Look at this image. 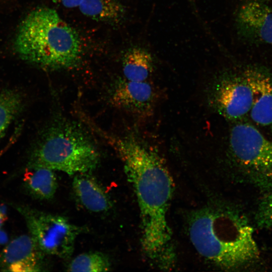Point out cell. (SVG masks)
<instances>
[{"instance_id":"obj_19","label":"cell","mask_w":272,"mask_h":272,"mask_svg":"<svg viewBox=\"0 0 272 272\" xmlns=\"http://www.w3.org/2000/svg\"><path fill=\"white\" fill-rule=\"evenodd\" d=\"M53 2L61 5L65 8L79 7L82 0H51Z\"/></svg>"},{"instance_id":"obj_20","label":"cell","mask_w":272,"mask_h":272,"mask_svg":"<svg viewBox=\"0 0 272 272\" xmlns=\"http://www.w3.org/2000/svg\"><path fill=\"white\" fill-rule=\"evenodd\" d=\"M8 236L7 233L0 228V245L7 243L8 241Z\"/></svg>"},{"instance_id":"obj_4","label":"cell","mask_w":272,"mask_h":272,"mask_svg":"<svg viewBox=\"0 0 272 272\" xmlns=\"http://www.w3.org/2000/svg\"><path fill=\"white\" fill-rule=\"evenodd\" d=\"M99 155L88 135L69 121L52 124L33 148L28 168L44 167L69 175L86 173L96 168Z\"/></svg>"},{"instance_id":"obj_13","label":"cell","mask_w":272,"mask_h":272,"mask_svg":"<svg viewBox=\"0 0 272 272\" xmlns=\"http://www.w3.org/2000/svg\"><path fill=\"white\" fill-rule=\"evenodd\" d=\"M79 8L87 17L113 25L120 24L126 12L120 0H82Z\"/></svg>"},{"instance_id":"obj_6","label":"cell","mask_w":272,"mask_h":272,"mask_svg":"<svg viewBox=\"0 0 272 272\" xmlns=\"http://www.w3.org/2000/svg\"><path fill=\"white\" fill-rule=\"evenodd\" d=\"M24 217L30 236L44 254L65 258L72 254L82 229L61 216L43 213L25 206H16Z\"/></svg>"},{"instance_id":"obj_7","label":"cell","mask_w":272,"mask_h":272,"mask_svg":"<svg viewBox=\"0 0 272 272\" xmlns=\"http://www.w3.org/2000/svg\"><path fill=\"white\" fill-rule=\"evenodd\" d=\"M215 106L226 118L237 120L249 113L253 103L251 88L244 75L221 81L213 95Z\"/></svg>"},{"instance_id":"obj_11","label":"cell","mask_w":272,"mask_h":272,"mask_svg":"<svg viewBox=\"0 0 272 272\" xmlns=\"http://www.w3.org/2000/svg\"><path fill=\"white\" fill-rule=\"evenodd\" d=\"M253 93L252 120L261 126L272 125V78L265 72L249 69L243 74Z\"/></svg>"},{"instance_id":"obj_17","label":"cell","mask_w":272,"mask_h":272,"mask_svg":"<svg viewBox=\"0 0 272 272\" xmlns=\"http://www.w3.org/2000/svg\"><path fill=\"white\" fill-rule=\"evenodd\" d=\"M110 269L108 257L100 252H88L75 257L67 267L69 271H107Z\"/></svg>"},{"instance_id":"obj_10","label":"cell","mask_w":272,"mask_h":272,"mask_svg":"<svg viewBox=\"0 0 272 272\" xmlns=\"http://www.w3.org/2000/svg\"><path fill=\"white\" fill-rule=\"evenodd\" d=\"M43 253L31 236L21 235L11 241L3 250L0 266L3 271H40Z\"/></svg>"},{"instance_id":"obj_14","label":"cell","mask_w":272,"mask_h":272,"mask_svg":"<svg viewBox=\"0 0 272 272\" xmlns=\"http://www.w3.org/2000/svg\"><path fill=\"white\" fill-rule=\"evenodd\" d=\"M122 62L124 79L129 81H146L153 71L151 54L141 47L128 49L123 55Z\"/></svg>"},{"instance_id":"obj_8","label":"cell","mask_w":272,"mask_h":272,"mask_svg":"<svg viewBox=\"0 0 272 272\" xmlns=\"http://www.w3.org/2000/svg\"><path fill=\"white\" fill-rule=\"evenodd\" d=\"M238 30L246 39L272 45V7L263 0H248L239 9Z\"/></svg>"},{"instance_id":"obj_5","label":"cell","mask_w":272,"mask_h":272,"mask_svg":"<svg viewBox=\"0 0 272 272\" xmlns=\"http://www.w3.org/2000/svg\"><path fill=\"white\" fill-rule=\"evenodd\" d=\"M229 139L234 158L254 183L263 188H272V140L246 123L235 125Z\"/></svg>"},{"instance_id":"obj_21","label":"cell","mask_w":272,"mask_h":272,"mask_svg":"<svg viewBox=\"0 0 272 272\" xmlns=\"http://www.w3.org/2000/svg\"><path fill=\"white\" fill-rule=\"evenodd\" d=\"M0 214L7 218V208L5 205H0Z\"/></svg>"},{"instance_id":"obj_12","label":"cell","mask_w":272,"mask_h":272,"mask_svg":"<svg viewBox=\"0 0 272 272\" xmlns=\"http://www.w3.org/2000/svg\"><path fill=\"white\" fill-rule=\"evenodd\" d=\"M86 173L75 175L73 181L74 193L86 210L93 213L108 211L111 202L101 185Z\"/></svg>"},{"instance_id":"obj_2","label":"cell","mask_w":272,"mask_h":272,"mask_svg":"<svg viewBox=\"0 0 272 272\" xmlns=\"http://www.w3.org/2000/svg\"><path fill=\"white\" fill-rule=\"evenodd\" d=\"M188 231L197 251L222 268H242L259 256L253 229L246 217L238 212L218 209L201 210L192 217Z\"/></svg>"},{"instance_id":"obj_22","label":"cell","mask_w":272,"mask_h":272,"mask_svg":"<svg viewBox=\"0 0 272 272\" xmlns=\"http://www.w3.org/2000/svg\"><path fill=\"white\" fill-rule=\"evenodd\" d=\"M6 218L0 214V228L3 225Z\"/></svg>"},{"instance_id":"obj_3","label":"cell","mask_w":272,"mask_h":272,"mask_svg":"<svg viewBox=\"0 0 272 272\" xmlns=\"http://www.w3.org/2000/svg\"><path fill=\"white\" fill-rule=\"evenodd\" d=\"M14 46L21 58L48 70L76 67L82 54L76 31L56 11L47 7L35 9L25 17Z\"/></svg>"},{"instance_id":"obj_18","label":"cell","mask_w":272,"mask_h":272,"mask_svg":"<svg viewBox=\"0 0 272 272\" xmlns=\"http://www.w3.org/2000/svg\"><path fill=\"white\" fill-rule=\"evenodd\" d=\"M262 197L256 211L255 220L259 227L272 228V188Z\"/></svg>"},{"instance_id":"obj_1","label":"cell","mask_w":272,"mask_h":272,"mask_svg":"<svg viewBox=\"0 0 272 272\" xmlns=\"http://www.w3.org/2000/svg\"><path fill=\"white\" fill-rule=\"evenodd\" d=\"M98 135L116 152L132 185L140 211L142 245L147 256L161 268L175 261L168 211L173 184L159 155L130 136H117L100 128Z\"/></svg>"},{"instance_id":"obj_16","label":"cell","mask_w":272,"mask_h":272,"mask_svg":"<svg viewBox=\"0 0 272 272\" xmlns=\"http://www.w3.org/2000/svg\"><path fill=\"white\" fill-rule=\"evenodd\" d=\"M24 106V98L20 92L8 89L0 93V140Z\"/></svg>"},{"instance_id":"obj_9","label":"cell","mask_w":272,"mask_h":272,"mask_svg":"<svg viewBox=\"0 0 272 272\" xmlns=\"http://www.w3.org/2000/svg\"><path fill=\"white\" fill-rule=\"evenodd\" d=\"M155 97L154 88L147 81L137 82L124 79L115 84L110 100L118 108L142 115L151 109Z\"/></svg>"},{"instance_id":"obj_15","label":"cell","mask_w":272,"mask_h":272,"mask_svg":"<svg viewBox=\"0 0 272 272\" xmlns=\"http://www.w3.org/2000/svg\"><path fill=\"white\" fill-rule=\"evenodd\" d=\"M23 181L29 193L40 199H51L57 187L54 171L44 167H28Z\"/></svg>"}]
</instances>
